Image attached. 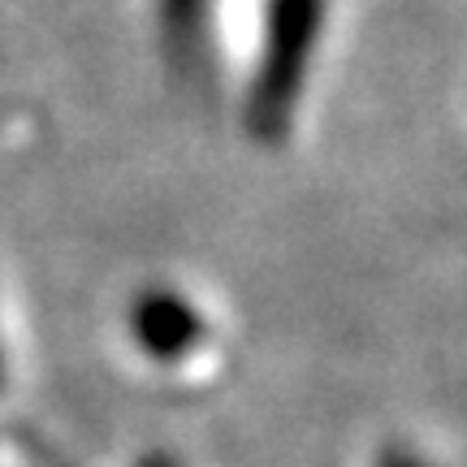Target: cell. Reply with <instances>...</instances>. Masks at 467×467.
Returning <instances> with one entry per match:
<instances>
[{
	"instance_id": "cell-2",
	"label": "cell",
	"mask_w": 467,
	"mask_h": 467,
	"mask_svg": "<svg viewBox=\"0 0 467 467\" xmlns=\"http://www.w3.org/2000/svg\"><path fill=\"white\" fill-rule=\"evenodd\" d=\"M130 325L139 347L156 359H182L186 350L200 342V312L169 290H156V295L134 303Z\"/></svg>"
},
{
	"instance_id": "cell-4",
	"label": "cell",
	"mask_w": 467,
	"mask_h": 467,
	"mask_svg": "<svg viewBox=\"0 0 467 467\" xmlns=\"http://www.w3.org/2000/svg\"><path fill=\"white\" fill-rule=\"evenodd\" d=\"M143 467H178V463H173L169 454H151V459H148V463H143Z\"/></svg>"
},
{
	"instance_id": "cell-1",
	"label": "cell",
	"mask_w": 467,
	"mask_h": 467,
	"mask_svg": "<svg viewBox=\"0 0 467 467\" xmlns=\"http://www.w3.org/2000/svg\"><path fill=\"white\" fill-rule=\"evenodd\" d=\"M320 26V0H273V17H268V44H265V66L255 78V96H251V130L260 139L285 130V117L299 100V83L307 57H312V39Z\"/></svg>"
},
{
	"instance_id": "cell-3",
	"label": "cell",
	"mask_w": 467,
	"mask_h": 467,
	"mask_svg": "<svg viewBox=\"0 0 467 467\" xmlns=\"http://www.w3.org/2000/svg\"><path fill=\"white\" fill-rule=\"evenodd\" d=\"M14 441H22V451L31 454V459H35V463H39V467H66V463H61V459H52V454L44 451V446H39L35 437H14Z\"/></svg>"
},
{
	"instance_id": "cell-5",
	"label": "cell",
	"mask_w": 467,
	"mask_h": 467,
	"mask_svg": "<svg viewBox=\"0 0 467 467\" xmlns=\"http://www.w3.org/2000/svg\"><path fill=\"white\" fill-rule=\"evenodd\" d=\"M385 467H416V463H411V459H402V454H389V459H385Z\"/></svg>"
}]
</instances>
